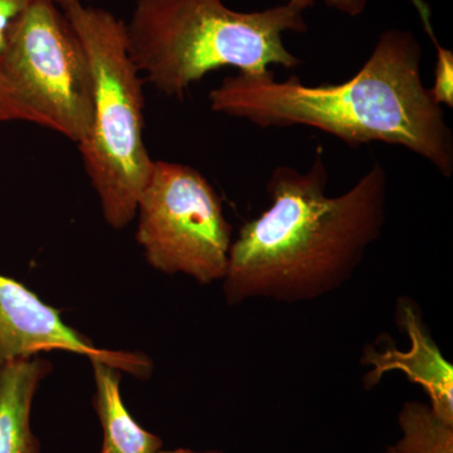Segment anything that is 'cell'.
<instances>
[{"mask_svg":"<svg viewBox=\"0 0 453 453\" xmlns=\"http://www.w3.org/2000/svg\"><path fill=\"white\" fill-rule=\"evenodd\" d=\"M326 184L321 146L308 172L288 165L273 170L270 208L244 223L232 242L222 280L226 303H305L351 279L383 231L388 175L375 163L342 195L327 196Z\"/></svg>","mask_w":453,"mask_h":453,"instance_id":"cell-1","label":"cell"},{"mask_svg":"<svg viewBox=\"0 0 453 453\" xmlns=\"http://www.w3.org/2000/svg\"><path fill=\"white\" fill-rule=\"evenodd\" d=\"M422 47L412 32L381 33L356 76L338 85L309 86L273 71L226 77L210 94L211 111L267 127H309L351 148L398 145L453 173V135L442 106L422 80Z\"/></svg>","mask_w":453,"mask_h":453,"instance_id":"cell-2","label":"cell"},{"mask_svg":"<svg viewBox=\"0 0 453 453\" xmlns=\"http://www.w3.org/2000/svg\"><path fill=\"white\" fill-rule=\"evenodd\" d=\"M125 28L131 59L146 81L183 98L223 67L253 74L270 65L297 67L301 59L286 49L282 35L305 33L308 25L290 4L243 13L223 0H136Z\"/></svg>","mask_w":453,"mask_h":453,"instance_id":"cell-3","label":"cell"},{"mask_svg":"<svg viewBox=\"0 0 453 453\" xmlns=\"http://www.w3.org/2000/svg\"><path fill=\"white\" fill-rule=\"evenodd\" d=\"M64 12L94 79V115L80 153L104 219L121 229L136 216L154 168L144 142V79L127 50L125 23L115 14L85 3Z\"/></svg>","mask_w":453,"mask_h":453,"instance_id":"cell-4","label":"cell"},{"mask_svg":"<svg viewBox=\"0 0 453 453\" xmlns=\"http://www.w3.org/2000/svg\"><path fill=\"white\" fill-rule=\"evenodd\" d=\"M0 70L23 121L71 142L88 135L94 79L88 53L65 12L49 0H28L8 27Z\"/></svg>","mask_w":453,"mask_h":453,"instance_id":"cell-5","label":"cell"},{"mask_svg":"<svg viewBox=\"0 0 453 453\" xmlns=\"http://www.w3.org/2000/svg\"><path fill=\"white\" fill-rule=\"evenodd\" d=\"M136 214V240L151 266L168 275L184 273L202 285L225 279L232 226L199 170L155 160Z\"/></svg>","mask_w":453,"mask_h":453,"instance_id":"cell-6","label":"cell"},{"mask_svg":"<svg viewBox=\"0 0 453 453\" xmlns=\"http://www.w3.org/2000/svg\"><path fill=\"white\" fill-rule=\"evenodd\" d=\"M65 350L98 359L139 378H148L153 363L142 354L95 347L68 326L61 312L47 305L23 283L0 275V366L42 351Z\"/></svg>","mask_w":453,"mask_h":453,"instance_id":"cell-7","label":"cell"},{"mask_svg":"<svg viewBox=\"0 0 453 453\" xmlns=\"http://www.w3.org/2000/svg\"><path fill=\"white\" fill-rule=\"evenodd\" d=\"M396 325L407 334L411 347L398 350L389 336H384L380 349L366 345L360 362L372 369L363 380L365 389L378 386L387 372H404L411 383L418 384L427 393L434 412L453 425V366L441 353L423 321L421 310L410 297L396 303Z\"/></svg>","mask_w":453,"mask_h":453,"instance_id":"cell-8","label":"cell"},{"mask_svg":"<svg viewBox=\"0 0 453 453\" xmlns=\"http://www.w3.org/2000/svg\"><path fill=\"white\" fill-rule=\"evenodd\" d=\"M50 371L49 360L37 356L0 366V453H41L31 411L38 384Z\"/></svg>","mask_w":453,"mask_h":453,"instance_id":"cell-9","label":"cell"},{"mask_svg":"<svg viewBox=\"0 0 453 453\" xmlns=\"http://www.w3.org/2000/svg\"><path fill=\"white\" fill-rule=\"evenodd\" d=\"M96 392L94 408L104 432L100 453H157L163 441L140 427L120 395L121 371L103 360H91Z\"/></svg>","mask_w":453,"mask_h":453,"instance_id":"cell-10","label":"cell"},{"mask_svg":"<svg viewBox=\"0 0 453 453\" xmlns=\"http://www.w3.org/2000/svg\"><path fill=\"white\" fill-rule=\"evenodd\" d=\"M398 426L402 437L387 446L393 453H453V425L440 418L429 403L405 402Z\"/></svg>","mask_w":453,"mask_h":453,"instance_id":"cell-11","label":"cell"},{"mask_svg":"<svg viewBox=\"0 0 453 453\" xmlns=\"http://www.w3.org/2000/svg\"><path fill=\"white\" fill-rule=\"evenodd\" d=\"M28 0H0V55L4 49L8 27ZM23 121L22 112L9 91L0 70V122Z\"/></svg>","mask_w":453,"mask_h":453,"instance_id":"cell-12","label":"cell"},{"mask_svg":"<svg viewBox=\"0 0 453 453\" xmlns=\"http://www.w3.org/2000/svg\"><path fill=\"white\" fill-rule=\"evenodd\" d=\"M283 2L299 9L301 12L314 7L315 4V0H283ZM368 2L369 0H324L327 7L335 9V11L342 12V13L348 14L350 17H357L365 13ZM411 3L418 11L426 32L431 37L432 42L436 41V35H434L431 25V11H429L428 5L423 0H411Z\"/></svg>","mask_w":453,"mask_h":453,"instance_id":"cell-13","label":"cell"},{"mask_svg":"<svg viewBox=\"0 0 453 453\" xmlns=\"http://www.w3.org/2000/svg\"><path fill=\"white\" fill-rule=\"evenodd\" d=\"M437 61L434 67V82L429 88L432 97L438 105L453 107V52L434 42Z\"/></svg>","mask_w":453,"mask_h":453,"instance_id":"cell-14","label":"cell"},{"mask_svg":"<svg viewBox=\"0 0 453 453\" xmlns=\"http://www.w3.org/2000/svg\"><path fill=\"white\" fill-rule=\"evenodd\" d=\"M49 2L53 3L64 11V9L73 7L74 4H82V3L86 4L88 0H49Z\"/></svg>","mask_w":453,"mask_h":453,"instance_id":"cell-15","label":"cell"},{"mask_svg":"<svg viewBox=\"0 0 453 453\" xmlns=\"http://www.w3.org/2000/svg\"><path fill=\"white\" fill-rule=\"evenodd\" d=\"M157 453H222L219 451H208V452H195L190 451V449H174V451H163V449H160L159 452Z\"/></svg>","mask_w":453,"mask_h":453,"instance_id":"cell-16","label":"cell"},{"mask_svg":"<svg viewBox=\"0 0 453 453\" xmlns=\"http://www.w3.org/2000/svg\"><path fill=\"white\" fill-rule=\"evenodd\" d=\"M381 453H393V452H392V451H390V449H386V451H383V452H381Z\"/></svg>","mask_w":453,"mask_h":453,"instance_id":"cell-17","label":"cell"}]
</instances>
